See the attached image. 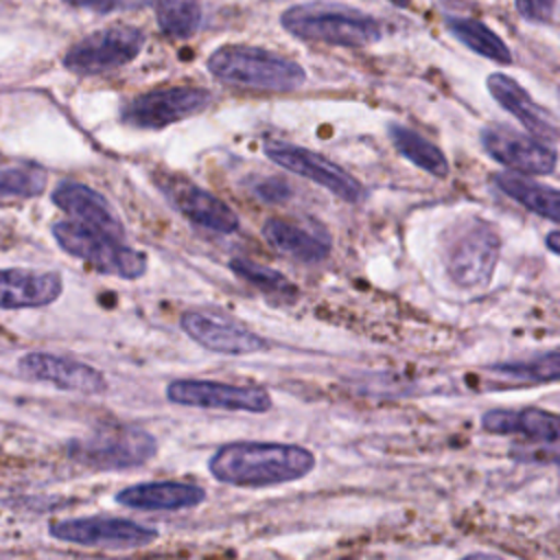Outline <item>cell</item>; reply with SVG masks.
<instances>
[{"label":"cell","instance_id":"5b68a950","mask_svg":"<svg viewBox=\"0 0 560 560\" xmlns=\"http://www.w3.org/2000/svg\"><path fill=\"white\" fill-rule=\"evenodd\" d=\"M52 236L61 249L83 260L98 273L136 280L147 271V254L138 252L118 238L85 228L77 221H59L52 225Z\"/></svg>","mask_w":560,"mask_h":560},{"label":"cell","instance_id":"1f68e13d","mask_svg":"<svg viewBox=\"0 0 560 560\" xmlns=\"http://www.w3.org/2000/svg\"><path fill=\"white\" fill-rule=\"evenodd\" d=\"M547 247H549L551 254H560V234H558V230H551L547 234Z\"/></svg>","mask_w":560,"mask_h":560},{"label":"cell","instance_id":"4316f807","mask_svg":"<svg viewBox=\"0 0 560 560\" xmlns=\"http://www.w3.org/2000/svg\"><path fill=\"white\" fill-rule=\"evenodd\" d=\"M155 20L164 35L186 39L201 24L199 0H160L155 7Z\"/></svg>","mask_w":560,"mask_h":560},{"label":"cell","instance_id":"cb8c5ba5","mask_svg":"<svg viewBox=\"0 0 560 560\" xmlns=\"http://www.w3.org/2000/svg\"><path fill=\"white\" fill-rule=\"evenodd\" d=\"M446 26H448L451 35L455 39H459L472 52H477V55H481L490 61H497V63H510L512 61V52H510L508 44L490 26H486L481 20L448 15Z\"/></svg>","mask_w":560,"mask_h":560},{"label":"cell","instance_id":"9a60e30c","mask_svg":"<svg viewBox=\"0 0 560 560\" xmlns=\"http://www.w3.org/2000/svg\"><path fill=\"white\" fill-rule=\"evenodd\" d=\"M486 88L503 109H508L525 129H529L534 138L542 142L547 140L551 144L558 140L556 116L542 105H538L518 81L503 72H492L486 79Z\"/></svg>","mask_w":560,"mask_h":560},{"label":"cell","instance_id":"d4e9b609","mask_svg":"<svg viewBox=\"0 0 560 560\" xmlns=\"http://www.w3.org/2000/svg\"><path fill=\"white\" fill-rule=\"evenodd\" d=\"M230 269L234 271V276L245 280L247 284L256 287L258 291H262L267 298H271L276 302L291 304L300 295L298 287L287 276H282L280 271H276V269H271L267 265H260L256 260L232 258L230 260Z\"/></svg>","mask_w":560,"mask_h":560},{"label":"cell","instance_id":"30bf717a","mask_svg":"<svg viewBox=\"0 0 560 560\" xmlns=\"http://www.w3.org/2000/svg\"><path fill=\"white\" fill-rule=\"evenodd\" d=\"M50 536L81 547L138 549L151 545L160 534L153 527L118 516H81L50 525Z\"/></svg>","mask_w":560,"mask_h":560},{"label":"cell","instance_id":"484cf974","mask_svg":"<svg viewBox=\"0 0 560 560\" xmlns=\"http://www.w3.org/2000/svg\"><path fill=\"white\" fill-rule=\"evenodd\" d=\"M488 372L503 381L525 383V385L556 383L560 376V354H558V350H549V352L536 354L532 359H523V361L494 363L488 368Z\"/></svg>","mask_w":560,"mask_h":560},{"label":"cell","instance_id":"d6a6232c","mask_svg":"<svg viewBox=\"0 0 560 560\" xmlns=\"http://www.w3.org/2000/svg\"><path fill=\"white\" fill-rule=\"evenodd\" d=\"M462 560H505V558H499V556H494V553L477 551V553H468V556H464Z\"/></svg>","mask_w":560,"mask_h":560},{"label":"cell","instance_id":"3957f363","mask_svg":"<svg viewBox=\"0 0 560 560\" xmlns=\"http://www.w3.org/2000/svg\"><path fill=\"white\" fill-rule=\"evenodd\" d=\"M284 31L315 44L361 48L381 39V22L363 11L341 4H298L280 15Z\"/></svg>","mask_w":560,"mask_h":560},{"label":"cell","instance_id":"44dd1931","mask_svg":"<svg viewBox=\"0 0 560 560\" xmlns=\"http://www.w3.org/2000/svg\"><path fill=\"white\" fill-rule=\"evenodd\" d=\"M260 232L276 252L304 265L322 262L330 254V241L324 234H317L284 219H267Z\"/></svg>","mask_w":560,"mask_h":560},{"label":"cell","instance_id":"f1b7e54d","mask_svg":"<svg viewBox=\"0 0 560 560\" xmlns=\"http://www.w3.org/2000/svg\"><path fill=\"white\" fill-rule=\"evenodd\" d=\"M70 7L90 9L96 13H114V11H131L142 7H155L160 0H63Z\"/></svg>","mask_w":560,"mask_h":560},{"label":"cell","instance_id":"5bb4252c","mask_svg":"<svg viewBox=\"0 0 560 560\" xmlns=\"http://www.w3.org/2000/svg\"><path fill=\"white\" fill-rule=\"evenodd\" d=\"M182 330L197 341L201 348L217 352V354H230V357H245L269 350V341L254 330L201 311H186L179 319Z\"/></svg>","mask_w":560,"mask_h":560},{"label":"cell","instance_id":"ffe728a7","mask_svg":"<svg viewBox=\"0 0 560 560\" xmlns=\"http://www.w3.org/2000/svg\"><path fill=\"white\" fill-rule=\"evenodd\" d=\"M206 501V490L184 481H147L127 486L116 494V503L142 512H177Z\"/></svg>","mask_w":560,"mask_h":560},{"label":"cell","instance_id":"277c9868","mask_svg":"<svg viewBox=\"0 0 560 560\" xmlns=\"http://www.w3.org/2000/svg\"><path fill=\"white\" fill-rule=\"evenodd\" d=\"M158 440L136 424H107L68 444V455L92 470H125L147 464Z\"/></svg>","mask_w":560,"mask_h":560},{"label":"cell","instance_id":"8fae6325","mask_svg":"<svg viewBox=\"0 0 560 560\" xmlns=\"http://www.w3.org/2000/svg\"><path fill=\"white\" fill-rule=\"evenodd\" d=\"M265 155L278 166L295 173L298 177H304L322 186L324 190H328L346 203H359L363 199L361 182L319 153H313L304 147L289 142H267Z\"/></svg>","mask_w":560,"mask_h":560},{"label":"cell","instance_id":"603a6c76","mask_svg":"<svg viewBox=\"0 0 560 560\" xmlns=\"http://www.w3.org/2000/svg\"><path fill=\"white\" fill-rule=\"evenodd\" d=\"M387 131H389L394 147L398 149V153L405 160H409L411 164H416L418 168H422L424 173H429L433 177L442 179L448 175V160L438 144H433L431 140H427L424 136H420L418 131H413L400 122H389Z\"/></svg>","mask_w":560,"mask_h":560},{"label":"cell","instance_id":"8992f818","mask_svg":"<svg viewBox=\"0 0 560 560\" xmlns=\"http://www.w3.org/2000/svg\"><path fill=\"white\" fill-rule=\"evenodd\" d=\"M501 252V238L492 223L472 217L453 228L444 245V265L451 280L464 289L490 282Z\"/></svg>","mask_w":560,"mask_h":560},{"label":"cell","instance_id":"9c48e42d","mask_svg":"<svg viewBox=\"0 0 560 560\" xmlns=\"http://www.w3.org/2000/svg\"><path fill=\"white\" fill-rule=\"evenodd\" d=\"M166 398L182 407L265 413L271 409V394L260 385H232L203 378H177L166 385Z\"/></svg>","mask_w":560,"mask_h":560},{"label":"cell","instance_id":"7402d4cb","mask_svg":"<svg viewBox=\"0 0 560 560\" xmlns=\"http://www.w3.org/2000/svg\"><path fill=\"white\" fill-rule=\"evenodd\" d=\"M494 186L508 195L510 199H514L516 203H521L523 208H527L529 212L549 219L551 223L560 221V192L553 186L547 184H538L525 175L518 173H494L492 175Z\"/></svg>","mask_w":560,"mask_h":560},{"label":"cell","instance_id":"7c38bea8","mask_svg":"<svg viewBox=\"0 0 560 560\" xmlns=\"http://www.w3.org/2000/svg\"><path fill=\"white\" fill-rule=\"evenodd\" d=\"M479 140L494 162L516 171L518 175H551L556 171L558 153L534 136L492 125L481 129Z\"/></svg>","mask_w":560,"mask_h":560},{"label":"cell","instance_id":"836d02e7","mask_svg":"<svg viewBox=\"0 0 560 560\" xmlns=\"http://www.w3.org/2000/svg\"><path fill=\"white\" fill-rule=\"evenodd\" d=\"M394 4H398V7H407V4H411V0H392Z\"/></svg>","mask_w":560,"mask_h":560},{"label":"cell","instance_id":"d6986e66","mask_svg":"<svg viewBox=\"0 0 560 560\" xmlns=\"http://www.w3.org/2000/svg\"><path fill=\"white\" fill-rule=\"evenodd\" d=\"M63 291V280L57 271L0 269V308H39L52 304Z\"/></svg>","mask_w":560,"mask_h":560},{"label":"cell","instance_id":"ac0fdd59","mask_svg":"<svg viewBox=\"0 0 560 560\" xmlns=\"http://www.w3.org/2000/svg\"><path fill=\"white\" fill-rule=\"evenodd\" d=\"M481 429L494 435H521L527 444L558 446L560 420L553 411L525 409H490L481 416Z\"/></svg>","mask_w":560,"mask_h":560},{"label":"cell","instance_id":"f546056e","mask_svg":"<svg viewBox=\"0 0 560 560\" xmlns=\"http://www.w3.org/2000/svg\"><path fill=\"white\" fill-rule=\"evenodd\" d=\"M521 18L536 24H553L558 0H514Z\"/></svg>","mask_w":560,"mask_h":560},{"label":"cell","instance_id":"83f0119b","mask_svg":"<svg viewBox=\"0 0 560 560\" xmlns=\"http://www.w3.org/2000/svg\"><path fill=\"white\" fill-rule=\"evenodd\" d=\"M46 188V173L39 166L0 171V197H37Z\"/></svg>","mask_w":560,"mask_h":560},{"label":"cell","instance_id":"2e32d148","mask_svg":"<svg viewBox=\"0 0 560 560\" xmlns=\"http://www.w3.org/2000/svg\"><path fill=\"white\" fill-rule=\"evenodd\" d=\"M52 203L85 228H92L118 241L125 236V225L120 223L107 199L85 184L59 182L52 190Z\"/></svg>","mask_w":560,"mask_h":560},{"label":"cell","instance_id":"4fadbf2b","mask_svg":"<svg viewBox=\"0 0 560 560\" xmlns=\"http://www.w3.org/2000/svg\"><path fill=\"white\" fill-rule=\"evenodd\" d=\"M18 370L24 378L48 383L66 392L90 396L107 392V378L101 370L70 357H59L50 352H26L20 357Z\"/></svg>","mask_w":560,"mask_h":560},{"label":"cell","instance_id":"4dcf8cb0","mask_svg":"<svg viewBox=\"0 0 560 560\" xmlns=\"http://www.w3.org/2000/svg\"><path fill=\"white\" fill-rule=\"evenodd\" d=\"M254 195L269 203H282L291 197V186L287 179L280 177H265L254 186Z\"/></svg>","mask_w":560,"mask_h":560},{"label":"cell","instance_id":"7a4b0ae2","mask_svg":"<svg viewBox=\"0 0 560 560\" xmlns=\"http://www.w3.org/2000/svg\"><path fill=\"white\" fill-rule=\"evenodd\" d=\"M206 66L219 81L256 92H293L306 81L298 61L249 44H223Z\"/></svg>","mask_w":560,"mask_h":560},{"label":"cell","instance_id":"52a82bcc","mask_svg":"<svg viewBox=\"0 0 560 560\" xmlns=\"http://www.w3.org/2000/svg\"><path fill=\"white\" fill-rule=\"evenodd\" d=\"M144 46V33L131 24H114L79 39L63 55V68L79 77H94L131 63Z\"/></svg>","mask_w":560,"mask_h":560},{"label":"cell","instance_id":"e0dca14e","mask_svg":"<svg viewBox=\"0 0 560 560\" xmlns=\"http://www.w3.org/2000/svg\"><path fill=\"white\" fill-rule=\"evenodd\" d=\"M166 195L190 223L203 230L217 234H232L238 230V214L217 195L192 182H171Z\"/></svg>","mask_w":560,"mask_h":560},{"label":"cell","instance_id":"6da1fadb","mask_svg":"<svg viewBox=\"0 0 560 560\" xmlns=\"http://www.w3.org/2000/svg\"><path fill=\"white\" fill-rule=\"evenodd\" d=\"M212 477L236 488H269L306 477L315 468V455L298 444L230 442L208 462Z\"/></svg>","mask_w":560,"mask_h":560},{"label":"cell","instance_id":"ba28073f","mask_svg":"<svg viewBox=\"0 0 560 560\" xmlns=\"http://www.w3.org/2000/svg\"><path fill=\"white\" fill-rule=\"evenodd\" d=\"M212 92L201 85H168L129 98L120 107V120L136 129H164L203 112Z\"/></svg>","mask_w":560,"mask_h":560}]
</instances>
